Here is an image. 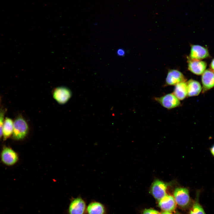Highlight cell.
I'll use <instances>...</instances> for the list:
<instances>
[{
  "mask_svg": "<svg viewBox=\"0 0 214 214\" xmlns=\"http://www.w3.org/2000/svg\"><path fill=\"white\" fill-rule=\"evenodd\" d=\"M29 130V126L26 120L21 115L18 116L13 122L12 138L16 140L22 139L25 137Z\"/></svg>",
  "mask_w": 214,
  "mask_h": 214,
  "instance_id": "1",
  "label": "cell"
},
{
  "mask_svg": "<svg viewBox=\"0 0 214 214\" xmlns=\"http://www.w3.org/2000/svg\"><path fill=\"white\" fill-rule=\"evenodd\" d=\"M87 206L86 200L80 196L72 197L66 210V214H87Z\"/></svg>",
  "mask_w": 214,
  "mask_h": 214,
  "instance_id": "2",
  "label": "cell"
},
{
  "mask_svg": "<svg viewBox=\"0 0 214 214\" xmlns=\"http://www.w3.org/2000/svg\"><path fill=\"white\" fill-rule=\"evenodd\" d=\"M173 197L176 204L179 206L185 208L189 206L191 203L189 192L186 188L178 187L174 190Z\"/></svg>",
  "mask_w": 214,
  "mask_h": 214,
  "instance_id": "3",
  "label": "cell"
},
{
  "mask_svg": "<svg viewBox=\"0 0 214 214\" xmlns=\"http://www.w3.org/2000/svg\"><path fill=\"white\" fill-rule=\"evenodd\" d=\"M170 184L156 179L152 184L150 192L155 198L159 201L167 194L166 191Z\"/></svg>",
  "mask_w": 214,
  "mask_h": 214,
  "instance_id": "4",
  "label": "cell"
},
{
  "mask_svg": "<svg viewBox=\"0 0 214 214\" xmlns=\"http://www.w3.org/2000/svg\"><path fill=\"white\" fill-rule=\"evenodd\" d=\"M0 157L2 163L8 166L14 165L18 160L17 153L11 147L6 146L2 147Z\"/></svg>",
  "mask_w": 214,
  "mask_h": 214,
  "instance_id": "5",
  "label": "cell"
},
{
  "mask_svg": "<svg viewBox=\"0 0 214 214\" xmlns=\"http://www.w3.org/2000/svg\"><path fill=\"white\" fill-rule=\"evenodd\" d=\"M72 92L68 88L65 86H59L55 88L52 91L54 99L59 104L66 103L71 98Z\"/></svg>",
  "mask_w": 214,
  "mask_h": 214,
  "instance_id": "6",
  "label": "cell"
},
{
  "mask_svg": "<svg viewBox=\"0 0 214 214\" xmlns=\"http://www.w3.org/2000/svg\"><path fill=\"white\" fill-rule=\"evenodd\" d=\"M155 99L162 106L168 109L174 108L181 105L180 100L173 93L155 97Z\"/></svg>",
  "mask_w": 214,
  "mask_h": 214,
  "instance_id": "7",
  "label": "cell"
},
{
  "mask_svg": "<svg viewBox=\"0 0 214 214\" xmlns=\"http://www.w3.org/2000/svg\"><path fill=\"white\" fill-rule=\"evenodd\" d=\"M186 79L181 72L175 70H170L168 72L166 84L169 86H175L182 82H186Z\"/></svg>",
  "mask_w": 214,
  "mask_h": 214,
  "instance_id": "8",
  "label": "cell"
},
{
  "mask_svg": "<svg viewBox=\"0 0 214 214\" xmlns=\"http://www.w3.org/2000/svg\"><path fill=\"white\" fill-rule=\"evenodd\" d=\"M108 212L104 204L95 200H92L87 206V214H107Z\"/></svg>",
  "mask_w": 214,
  "mask_h": 214,
  "instance_id": "9",
  "label": "cell"
},
{
  "mask_svg": "<svg viewBox=\"0 0 214 214\" xmlns=\"http://www.w3.org/2000/svg\"><path fill=\"white\" fill-rule=\"evenodd\" d=\"M209 56L208 51L206 48L198 45H193L191 46L189 59L200 60Z\"/></svg>",
  "mask_w": 214,
  "mask_h": 214,
  "instance_id": "10",
  "label": "cell"
},
{
  "mask_svg": "<svg viewBox=\"0 0 214 214\" xmlns=\"http://www.w3.org/2000/svg\"><path fill=\"white\" fill-rule=\"evenodd\" d=\"M158 202L159 207L163 211L171 212L175 209L177 204L171 195L167 194Z\"/></svg>",
  "mask_w": 214,
  "mask_h": 214,
  "instance_id": "11",
  "label": "cell"
},
{
  "mask_svg": "<svg viewBox=\"0 0 214 214\" xmlns=\"http://www.w3.org/2000/svg\"><path fill=\"white\" fill-rule=\"evenodd\" d=\"M188 66L189 70L192 73L197 75H200L205 70L207 64L205 62L200 60L189 59Z\"/></svg>",
  "mask_w": 214,
  "mask_h": 214,
  "instance_id": "12",
  "label": "cell"
},
{
  "mask_svg": "<svg viewBox=\"0 0 214 214\" xmlns=\"http://www.w3.org/2000/svg\"><path fill=\"white\" fill-rule=\"evenodd\" d=\"M204 90L210 89L214 86V72L208 69L204 71L202 77Z\"/></svg>",
  "mask_w": 214,
  "mask_h": 214,
  "instance_id": "13",
  "label": "cell"
},
{
  "mask_svg": "<svg viewBox=\"0 0 214 214\" xmlns=\"http://www.w3.org/2000/svg\"><path fill=\"white\" fill-rule=\"evenodd\" d=\"M187 96L189 97L198 95L202 90V87L199 83L194 80L190 79L186 82Z\"/></svg>",
  "mask_w": 214,
  "mask_h": 214,
  "instance_id": "14",
  "label": "cell"
},
{
  "mask_svg": "<svg viewBox=\"0 0 214 214\" xmlns=\"http://www.w3.org/2000/svg\"><path fill=\"white\" fill-rule=\"evenodd\" d=\"M173 93L179 100H184L187 96L186 82H181L175 85Z\"/></svg>",
  "mask_w": 214,
  "mask_h": 214,
  "instance_id": "15",
  "label": "cell"
},
{
  "mask_svg": "<svg viewBox=\"0 0 214 214\" xmlns=\"http://www.w3.org/2000/svg\"><path fill=\"white\" fill-rule=\"evenodd\" d=\"M13 122L8 117H6L4 120L3 128V137L4 141H5L11 136L13 133Z\"/></svg>",
  "mask_w": 214,
  "mask_h": 214,
  "instance_id": "16",
  "label": "cell"
},
{
  "mask_svg": "<svg viewBox=\"0 0 214 214\" xmlns=\"http://www.w3.org/2000/svg\"><path fill=\"white\" fill-rule=\"evenodd\" d=\"M194 201L189 211V214H206L204 209L199 202L200 192L197 191Z\"/></svg>",
  "mask_w": 214,
  "mask_h": 214,
  "instance_id": "17",
  "label": "cell"
},
{
  "mask_svg": "<svg viewBox=\"0 0 214 214\" xmlns=\"http://www.w3.org/2000/svg\"><path fill=\"white\" fill-rule=\"evenodd\" d=\"M6 111L2 108L0 110V140L3 136V128L4 121V116Z\"/></svg>",
  "mask_w": 214,
  "mask_h": 214,
  "instance_id": "18",
  "label": "cell"
},
{
  "mask_svg": "<svg viewBox=\"0 0 214 214\" xmlns=\"http://www.w3.org/2000/svg\"><path fill=\"white\" fill-rule=\"evenodd\" d=\"M142 214H160V213L152 209H146L143 210Z\"/></svg>",
  "mask_w": 214,
  "mask_h": 214,
  "instance_id": "19",
  "label": "cell"
},
{
  "mask_svg": "<svg viewBox=\"0 0 214 214\" xmlns=\"http://www.w3.org/2000/svg\"><path fill=\"white\" fill-rule=\"evenodd\" d=\"M117 54L119 56H123L125 54V52L122 48H119L117 51Z\"/></svg>",
  "mask_w": 214,
  "mask_h": 214,
  "instance_id": "20",
  "label": "cell"
},
{
  "mask_svg": "<svg viewBox=\"0 0 214 214\" xmlns=\"http://www.w3.org/2000/svg\"><path fill=\"white\" fill-rule=\"evenodd\" d=\"M210 67L213 72H214V59L212 60L210 64Z\"/></svg>",
  "mask_w": 214,
  "mask_h": 214,
  "instance_id": "21",
  "label": "cell"
},
{
  "mask_svg": "<svg viewBox=\"0 0 214 214\" xmlns=\"http://www.w3.org/2000/svg\"><path fill=\"white\" fill-rule=\"evenodd\" d=\"M210 150L212 154L214 157V144L212 146Z\"/></svg>",
  "mask_w": 214,
  "mask_h": 214,
  "instance_id": "22",
  "label": "cell"
},
{
  "mask_svg": "<svg viewBox=\"0 0 214 214\" xmlns=\"http://www.w3.org/2000/svg\"><path fill=\"white\" fill-rule=\"evenodd\" d=\"M160 214H172L171 212L163 211L160 213Z\"/></svg>",
  "mask_w": 214,
  "mask_h": 214,
  "instance_id": "23",
  "label": "cell"
},
{
  "mask_svg": "<svg viewBox=\"0 0 214 214\" xmlns=\"http://www.w3.org/2000/svg\"><path fill=\"white\" fill-rule=\"evenodd\" d=\"M1 100V97H0V102Z\"/></svg>",
  "mask_w": 214,
  "mask_h": 214,
  "instance_id": "24",
  "label": "cell"
}]
</instances>
